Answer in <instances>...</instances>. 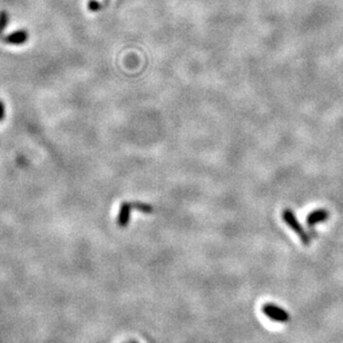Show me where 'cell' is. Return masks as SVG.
<instances>
[{"label": "cell", "instance_id": "cell-1", "mask_svg": "<svg viewBox=\"0 0 343 343\" xmlns=\"http://www.w3.org/2000/svg\"><path fill=\"white\" fill-rule=\"evenodd\" d=\"M282 218L283 221L285 222V224L288 225L289 227H291L294 233L297 235H299V238L301 239V242L304 245H309L311 242V239L309 237V234L304 231V228L302 227L301 223L299 222V219L297 218L296 214L290 208H285V210L283 211L282 213Z\"/></svg>", "mask_w": 343, "mask_h": 343}, {"label": "cell", "instance_id": "cell-2", "mask_svg": "<svg viewBox=\"0 0 343 343\" xmlns=\"http://www.w3.org/2000/svg\"><path fill=\"white\" fill-rule=\"evenodd\" d=\"M262 311H263V313L267 318L274 320L276 322L287 323L288 321H290V314L284 309L277 307V305L273 303H265L263 308H262Z\"/></svg>", "mask_w": 343, "mask_h": 343}, {"label": "cell", "instance_id": "cell-3", "mask_svg": "<svg viewBox=\"0 0 343 343\" xmlns=\"http://www.w3.org/2000/svg\"><path fill=\"white\" fill-rule=\"evenodd\" d=\"M133 203L124 202L121 205L119 217H117V224L120 227H126L131 221V213L133 210Z\"/></svg>", "mask_w": 343, "mask_h": 343}, {"label": "cell", "instance_id": "cell-4", "mask_svg": "<svg viewBox=\"0 0 343 343\" xmlns=\"http://www.w3.org/2000/svg\"><path fill=\"white\" fill-rule=\"evenodd\" d=\"M330 214L326 210H322V208H320V210H315L313 212H311L309 214V216L307 218V224L309 227H313L320 222H325L326 219L329 218Z\"/></svg>", "mask_w": 343, "mask_h": 343}, {"label": "cell", "instance_id": "cell-5", "mask_svg": "<svg viewBox=\"0 0 343 343\" xmlns=\"http://www.w3.org/2000/svg\"><path fill=\"white\" fill-rule=\"evenodd\" d=\"M27 39H28V34H27L26 30H17L15 33L8 35L7 37H5V40L13 45L25 44Z\"/></svg>", "mask_w": 343, "mask_h": 343}, {"label": "cell", "instance_id": "cell-6", "mask_svg": "<svg viewBox=\"0 0 343 343\" xmlns=\"http://www.w3.org/2000/svg\"><path fill=\"white\" fill-rule=\"evenodd\" d=\"M133 207L136 208L139 212L142 213H152L154 211V208L152 205L146 204V203H141V202H136V203H133Z\"/></svg>", "mask_w": 343, "mask_h": 343}, {"label": "cell", "instance_id": "cell-7", "mask_svg": "<svg viewBox=\"0 0 343 343\" xmlns=\"http://www.w3.org/2000/svg\"><path fill=\"white\" fill-rule=\"evenodd\" d=\"M8 21H9V15L7 12H0V36L4 34L5 29H6V27L8 25Z\"/></svg>", "mask_w": 343, "mask_h": 343}, {"label": "cell", "instance_id": "cell-8", "mask_svg": "<svg viewBox=\"0 0 343 343\" xmlns=\"http://www.w3.org/2000/svg\"><path fill=\"white\" fill-rule=\"evenodd\" d=\"M100 8H101V4H99L97 0H89V3H88L89 12L96 13V12H98Z\"/></svg>", "mask_w": 343, "mask_h": 343}, {"label": "cell", "instance_id": "cell-9", "mask_svg": "<svg viewBox=\"0 0 343 343\" xmlns=\"http://www.w3.org/2000/svg\"><path fill=\"white\" fill-rule=\"evenodd\" d=\"M5 117V104L0 100V121H3Z\"/></svg>", "mask_w": 343, "mask_h": 343}]
</instances>
